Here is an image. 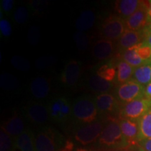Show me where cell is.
Instances as JSON below:
<instances>
[{
    "mask_svg": "<svg viewBox=\"0 0 151 151\" xmlns=\"http://www.w3.org/2000/svg\"><path fill=\"white\" fill-rule=\"evenodd\" d=\"M99 143L103 146L115 148H128L122 135L119 120L111 118L104 126L99 138Z\"/></svg>",
    "mask_w": 151,
    "mask_h": 151,
    "instance_id": "obj_1",
    "label": "cell"
},
{
    "mask_svg": "<svg viewBox=\"0 0 151 151\" xmlns=\"http://www.w3.org/2000/svg\"><path fill=\"white\" fill-rule=\"evenodd\" d=\"M98 111L94 100L88 96L76 99L72 106L73 117L76 121L81 124H86L95 121Z\"/></svg>",
    "mask_w": 151,
    "mask_h": 151,
    "instance_id": "obj_2",
    "label": "cell"
},
{
    "mask_svg": "<svg viewBox=\"0 0 151 151\" xmlns=\"http://www.w3.org/2000/svg\"><path fill=\"white\" fill-rule=\"evenodd\" d=\"M126 30L124 20L117 16L111 15L104 20L100 29L102 39L110 41L119 40Z\"/></svg>",
    "mask_w": 151,
    "mask_h": 151,
    "instance_id": "obj_3",
    "label": "cell"
},
{
    "mask_svg": "<svg viewBox=\"0 0 151 151\" xmlns=\"http://www.w3.org/2000/svg\"><path fill=\"white\" fill-rule=\"evenodd\" d=\"M151 108V99L143 97L130 101L124 105L120 111V118L139 120Z\"/></svg>",
    "mask_w": 151,
    "mask_h": 151,
    "instance_id": "obj_4",
    "label": "cell"
},
{
    "mask_svg": "<svg viewBox=\"0 0 151 151\" xmlns=\"http://www.w3.org/2000/svg\"><path fill=\"white\" fill-rule=\"evenodd\" d=\"M103 127V123L100 121H94L81 126L75 132V140L83 146L93 143L99 139Z\"/></svg>",
    "mask_w": 151,
    "mask_h": 151,
    "instance_id": "obj_5",
    "label": "cell"
},
{
    "mask_svg": "<svg viewBox=\"0 0 151 151\" xmlns=\"http://www.w3.org/2000/svg\"><path fill=\"white\" fill-rule=\"evenodd\" d=\"M148 5L149 1H142L139 9L133 14L124 20L126 29L141 31L148 26Z\"/></svg>",
    "mask_w": 151,
    "mask_h": 151,
    "instance_id": "obj_6",
    "label": "cell"
},
{
    "mask_svg": "<svg viewBox=\"0 0 151 151\" xmlns=\"http://www.w3.org/2000/svg\"><path fill=\"white\" fill-rule=\"evenodd\" d=\"M145 88L134 80H130L119 86L117 90L118 97L124 102H130L134 100L145 97Z\"/></svg>",
    "mask_w": 151,
    "mask_h": 151,
    "instance_id": "obj_7",
    "label": "cell"
},
{
    "mask_svg": "<svg viewBox=\"0 0 151 151\" xmlns=\"http://www.w3.org/2000/svg\"><path fill=\"white\" fill-rule=\"evenodd\" d=\"M36 151H58L59 145L55 133L50 128H45L35 136Z\"/></svg>",
    "mask_w": 151,
    "mask_h": 151,
    "instance_id": "obj_8",
    "label": "cell"
},
{
    "mask_svg": "<svg viewBox=\"0 0 151 151\" xmlns=\"http://www.w3.org/2000/svg\"><path fill=\"white\" fill-rule=\"evenodd\" d=\"M119 124L122 135L128 147L139 142V122L136 120L120 118Z\"/></svg>",
    "mask_w": 151,
    "mask_h": 151,
    "instance_id": "obj_9",
    "label": "cell"
},
{
    "mask_svg": "<svg viewBox=\"0 0 151 151\" xmlns=\"http://www.w3.org/2000/svg\"><path fill=\"white\" fill-rule=\"evenodd\" d=\"M26 113L30 121L37 124H43L48 120L50 116L49 111L41 103H32L27 106Z\"/></svg>",
    "mask_w": 151,
    "mask_h": 151,
    "instance_id": "obj_10",
    "label": "cell"
},
{
    "mask_svg": "<svg viewBox=\"0 0 151 151\" xmlns=\"http://www.w3.org/2000/svg\"><path fill=\"white\" fill-rule=\"evenodd\" d=\"M143 41H144L143 29L141 31H132V30L126 29L118 40V47L119 49L124 51L127 49L137 46Z\"/></svg>",
    "mask_w": 151,
    "mask_h": 151,
    "instance_id": "obj_11",
    "label": "cell"
},
{
    "mask_svg": "<svg viewBox=\"0 0 151 151\" xmlns=\"http://www.w3.org/2000/svg\"><path fill=\"white\" fill-rule=\"evenodd\" d=\"M81 68L76 60H71L67 64L61 75V81L68 86H73L78 82Z\"/></svg>",
    "mask_w": 151,
    "mask_h": 151,
    "instance_id": "obj_12",
    "label": "cell"
},
{
    "mask_svg": "<svg viewBox=\"0 0 151 151\" xmlns=\"http://www.w3.org/2000/svg\"><path fill=\"white\" fill-rule=\"evenodd\" d=\"M141 3L139 0H119L115 3V11L117 16L125 20L139 9Z\"/></svg>",
    "mask_w": 151,
    "mask_h": 151,
    "instance_id": "obj_13",
    "label": "cell"
},
{
    "mask_svg": "<svg viewBox=\"0 0 151 151\" xmlns=\"http://www.w3.org/2000/svg\"><path fill=\"white\" fill-rule=\"evenodd\" d=\"M50 86L48 79L43 76H37L30 83V91L35 98L44 99L50 92Z\"/></svg>",
    "mask_w": 151,
    "mask_h": 151,
    "instance_id": "obj_14",
    "label": "cell"
},
{
    "mask_svg": "<svg viewBox=\"0 0 151 151\" xmlns=\"http://www.w3.org/2000/svg\"><path fill=\"white\" fill-rule=\"evenodd\" d=\"M1 127L15 139L25 131V124L23 120L18 115H14L9 118Z\"/></svg>",
    "mask_w": 151,
    "mask_h": 151,
    "instance_id": "obj_15",
    "label": "cell"
},
{
    "mask_svg": "<svg viewBox=\"0 0 151 151\" xmlns=\"http://www.w3.org/2000/svg\"><path fill=\"white\" fill-rule=\"evenodd\" d=\"M113 50L114 45L112 41L100 39L94 43L92 47V55L96 59L104 60L111 57Z\"/></svg>",
    "mask_w": 151,
    "mask_h": 151,
    "instance_id": "obj_16",
    "label": "cell"
},
{
    "mask_svg": "<svg viewBox=\"0 0 151 151\" xmlns=\"http://www.w3.org/2000/svg\"><path fill=\"white\" fill-rule=\"evenodd\" d=\"M94 102L98 111L101 113H109L116 110L118 101L113 94L110 93H100L96 96Z\"/></svg>",
    "mask_w": 151,
    "mask_h": 151,
    "instance_id": "obj_17",
    "label": "cell"
},
{
    "mask_svg": "<svg viewBox=\"0 0 151 151\" xmlns=\"http://www.w3.org/2000/svg\"><path fill=\"white\" fill-rule=\"evenodd\" d=\"M96 17L94 11L90 9H86L81 13L80 16L78 17L75 22V27L78 32L88 31L95 22Z\"/></svg>",
    "mask_w": 151,
    "mask_h": 151,
    "instance_id": "obj_18",
    "label": "cell"
},
{
    "mask_svg": "<svg viewBox=\"0 0 151 151\" xmlns=\"http://www.w3.org/2000/svg\"><path fill=\"white\" fill-rule=\"evenodd\" d=\"M14 146L19 151H36L35 136L29 130H25L15 139Z\"/></svg>",
    "mask_w": 151,
    "mask_h": 151,
    "instance_id": "obj_19",
    "label": "cell"
},
{
    "mask_svg": "<svg viewBox=\"0 0 151 151\" xmlns=\"http://www.w3.org/2000/svg\"><path fill=\"white\" fill-rule=\"evenodd\" d=\"M139 141L151 139V108L138 120Z\"/></svg>",
    "mask_w": 151,
    "mask_h": 151,
    "instance_id": "obj_20",
    "label": "cell"
},
{
    "mask_svg": "<svg viewBox=\"0 0 151 151\" xmlns=\"http://www.w3.org/2000/svg\"><path fill=\"white\" fill-rule=\"evenodd\" d=\"M133 80L141 85H148L151 82V61L135 68Z\"/></svg>",
    "mask_w": 151,
    "mask_h": 151,
    "instance_id": "obj_21",
    "label": "cell"
},
{
    "mask_svg": "<svg viewBox=\"0 0 151 151\" xmlns=\"http://www.w3.org/2000/svg\"><path fill=\"white\" fill-rule=\"evenodd\" d=\"M88 86L94 92L106 93L112 88V83L105 81L97 75H92L88 79Z\"/></svg>",
    "mask_w": 151,
    "mask_h": 151,
    "instance_id": "obj_22",
    "label": "cell"
},
{
    "mask_svg": "<svg viewBox=\"0 0 151 151\" xmlns=\"http://www.w3.org/2000/svg\"><path fill=\"white\" fill-rule=\"evenodd\" d=\"M134 70V67L123 60L119 62L117 66V79L118 83L122 84L131 80Z\"/></svg>",
    "mask_w": 151,
    "mask_h": 151,
    "instance_id": "obj_23",
    "label": "cell"
},
{
    "mask_svg": "<svg viewBox=\"0 0 151 151\" xmlns=\"http://www.w3.org/2000/svg\"><path fill=\"white\" fill-rule=\"evenodd\" d=\"M0 86L5 90H15L20 88V83L11 73H3L0 76Z\"/></svg>",
    "mask_w": 151,
    "mask_h": 151,
    "instance_id": "obj_24",
    "label": "cell"
},
{
    "mask_svg": "<svg viewBox=\"0 0 151 151\" xmlns=\"http://www.w3.org/2000/svg\"><path fill=\"white\" fill-rule=\"evenodd\" d=\"M122 60H123V61L126 62L129 65H131L132 67L134 68L140 67V66L146 64L138 56L137 52H136L135 46L132 47L131 48L127 49V50L123 51Z\"/></svg>",
    "mask_w": 151,
    "mask_h": 151,
    "instance_id": "obj_25",
    "label": "cell"
},
{
    "mask_svg": "<svg viewBox=\"0 0 151 151\" xmlns=\"http://www.w3.org/2000/svg\"><path fill=\"white\" fill-rule=\"evenodd\" d=\"M97 74L105 81L112 83L117 76V71L112 66L104 65L99 68Z\"/></svg>",
    "mask_w": 151,
    "mask_h": 151,
    "instance_id": "obj_26",
    "label": "cell"
},
{
    "mask_svg": "<svg viewBox=\"0 0 151 151\" xmlns=\"http://www.w3.org/2000/svg\"><path fill=\"white\" fill-rule=\"evenodd\" d=\"M57 58L53 55H41L37 58L35 60V67L38 69H47L49 67L53 65L56 62Z\"/></svg>",
    "mask_w": 151,
    "mask_h": 151,
    "instance_id": "obj_27",
    "label": "cell"
},
{
    "mask_svg": "<svg viewBox=\"0 0 151 151\" xmlns=\"http://www.w3.org/2000/svg\"><path fill=\"white\" fill-rule=\"evenodd\" d=\"M14 143L12 137L1 127L0 131V151H14Z\"/></svg>",
    "mask_w": 151,
    "mask_h": 151,
    "instance_id": "obj_28",
    "label": "cell"
},
{
    "mask_svg": "<svg viewBox=\"0 0 151 151\" xmlns=\"http://www.w3.org/2000/svg\"><path fill=\"white\" fill-rule=\"evenodd\" d=\"M11 63L15 69L20 71H27L31 67L29 62L20 55L13 56L11 59Z\"/></svg>",
    "mask_w": 151,
    "mask_h": 151,
    "instance_id": "obj_29",
    "label": "cell"
},
{
    "mask_svg": "<svg viewBox=\"0 0 151 151\" xmlns=\"http://www.w3.org/2000/svg\"><path fill=\"white\" fill-rule=\"evenodd\" d=\"M135 49L138 56L145 63L151 61V48L145 43V41L136 46Z\"/></svg>",
    "mask_w": 151,
    "mask_h": 151,
    "instance_id": "obj_30",
    "label": "cell"
},
{
    "mask_svg": "<svg viewBox=\"0 0 151 151\" xmlns=\"http://www.w3.org/2000/svg\"><path fill=\"white\" fill-rule=\"evenodd\" d=\"M73 40L75 41L77 48L81 51H85L88 48L90 44V40L88 35L84 32L77 31L73 35Z\"/></svg>",
    "mask_w": 151,
    "mask_h": 151,
    "instance_id": "obj_31",
    "label": "cell"
},
{
    "mask_svg": "<svg viewBox=\"0 0 151 151\" xmlns=\"http://www.w3.org/2000/svg\"><path fill=\"white\" fill-rule=\"evenodd\" d=\"M41 37L40 28L37 25H32L29 28L27 34L28 43L32 46H35L39 43Z\"/></svg>",
    "mask_w": 151,
    "mask_h": 151,
    "instance_id": "obj_32",
    "label": "cell"
},
{
    "mask_svg": "<svg viewBox=\"0 0 151 151\" xmlns=\"http://www.w3.org/2000/svg\"><path fill=\"white\" fill-rule=\"evenodd\" d=\"M62 107V98H57L52 100L49 106V114L50 116L55 121L59 122L60 111Z\"/></svg>",
    "mask_w": 151,
    "mask_h": 151,
    "instance_id": "obj_33",
    "label": "cell"
},
{
    "mask_svg": "<svg viewBox=\"0 0 151 151\" xmlns=\"http://www.w3.org/2000/svg\"><path fill=\"white\" fill-rule=\"evenodd\" d=\"M29 18V11L24 6H21L17 8L14 11V19L15 22L19 24L25 23Z\"/></svg>",
    "mask_w": 151,
    "mask_h": 151,
    "instance_id": "obj_34",
    "label": "cell"
},
{
    "mask_svg": "<svg viewBox=\"0 0 151 151\" xmlns=\"http://www.w3.org/2000/svg\"><path fill=\"white\" fill-rule=\"evenodd\" d=\"M62 98V107L60 111L59 122H65L67 120L71 113H72V108H71L69 101L65 98Z\"/></svg>",
    "mask_w": 151,
    "mask_h": 151,
    "instance_id": "obj_35",
    "label": "cell"
},
{
    "mask_svg": "<svg viewBox=\"0 0 151 151\" xmlns=\"http://www.w3.org/2000/svg\"><path fill=\"white\" fill-rule=\"evenodd\" d=\"M0 32L1 35L4 37H9L12 33L11 24L8 20L1 19L0 20Z\"/></svg>",
    "mask_w": 151,
    "mask_h": 151,
    "instance_id": "obj_36",
    "label": "cell"
},
{
    "mask_svg": "<svg viewBox=\"0 0 151 151\" xmlns=\"http://www.w3.org/2000/svg\"><path fill=\"white\" fill-rule=\"evenodd\" d=\"M139 146L140 151H151V139L139 141Z\"/></svg>",
    "mask_w": 151,
    "mask_h": 151,
    "instance_id": "obj_37",
    "label": "cell"
},
{
    "mask_svg": "<svg viewBox=\"0 0 151 151\" xmlns=\"http://www.w3.org/2000/svg\"><path fill=\"white\" fill-rule=\"evenodd\" d=\"M14 1L13 0H1V5L3 11L5 12H9L13 8Z\"/></svg>",
    "mask_w": 151,
    "mask_h": 151,
    "instance_id": "obj_38",
    "label": "cell"
},
{
    "mask_svg": "<svg viewBox=\"0 0 151 151\" xmlns=\"http://www.w3.org/2000/svg\"><path fill=\"white\" fill-rule=\"evenodd\" d=\"M143 33H144L145 43L151 48V29L146 27L143 29Z\"/></svg>",
    "mask_w": 151,
    "mask_h": 151,
    "instance_id": "obj_39",
    "label": "cell"
},
{
    "mask_svg": "<svg viewBox=\"0 0 151 151\" xmlns=\"http://www.w3.org/2000/svg\"><path fill=\"white\" fill-rule=\"evenodd\" d=\"M144 95L146 98L151 99V82L149 83L148 85H146V86L145 87Z\"/></svg>",
    "mask_w": 151,
    "mask_h": 151,
    "instance_id": "obj_40",
    "label": "cell"
},
{
    "mask_svg": "<svg viewBox=\"0 0 151 151\" xmlns=\"http://www.w3.org/2000/svg\"><path fill=\"white\" fill-rule=\"evenodd\" d=\"M148 15V24H149L151 22V1H149Z\"/></svg>",
    "mask_w": 151,
    "mask_h": 151,
    "instance_id": "obj_41",
    "label": "cell"
},
{
    "mask_svg": "<svg viewBox=\"0 0 151 151\" xmlns=\"http://www.w3.org/2000/svg\"><path fill=\"white\" fill-rule=\"evenodd\" d=\"M71 150H72V144H71V143H68L67 146H65V149H64L62 151H71Z\"/></svg>",
    "mask_w": 151,
    "mask_h": 151,
    "instance_id": "obj_42",
    "label": "cell"
},
{
    "mask_svg": "<svg viewBox=\"0 0 151 151\" xmlns=\"http://www.w3.org/2000/svg\"><path fill=\"white\" fill-rule=\"evenodd\" d=\"M101 151H127V148H115V149H109L106 150H101Z\"/></svg>",
    "mask_w": 151,
    "mask_h": 151,
    "instance_id": "obj_43",
    "label": "cell"
},
{
    "mask_svg": "<svg viewBox=\"0 0 151 151\" xmlns=\"http://www.w3.org/2000/svg\"><path fill=\"white\" fill-rule=\"evenodd\" d=\"M76 151H92L91 150H88V149H86V148H77L76 150Z\"/></svg>",
    "mask_w": 151,
    "mask_h": 151,
    "instance_id": "obj_44",
    "label": "cell"
},
{
    "mask_svg": "<svg viewBox=\"0 0 151 151\" xmlns=\"http://www.w3.org/2000/svg\"><path fill=\"white\" fill-rule=\"evenodd\" d=\"M147 27L150 28V29H151V22H150V23H149V24H148V26H147Z\"/></svg>",
    "mask_w": 151,
    "mask_h": 151,
    "instance_id": "obj_45",
    "label": "cell"
}]
</instances>
